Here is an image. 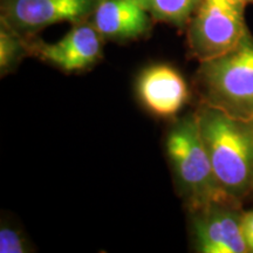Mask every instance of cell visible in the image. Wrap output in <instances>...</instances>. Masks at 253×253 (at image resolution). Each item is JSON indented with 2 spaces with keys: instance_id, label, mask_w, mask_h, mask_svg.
Masks as SVG:
<instances>
[{
  "instance_id": "obj_9",
  "label": "cell",
  "mask_w": 253,
  "mask_h": 253,
  "mask_svg": "<svg viewBox=\"0 0 253 253\" xmlns=\"http://www.w3.org/2000/svg\"><path fill=\"white\" fill-rule=\"evenodd\" d=\"M153 20L141 0H100L89 18L104 40L119 42L145 37Z\"/></svg>"
},
{
  "instance_id": "obj_8",
  "label": "cell",
  "mask_w": 253,
  "mask_h": 253,
  "mask_svg": "<svg viewBox=\"0 0 253 253\" xmlns=\"http://www.w3.org/2000/svg\"><path fill=\"white\" fill-rule=\"evenodd\" d=\"M137 94L143 106L157 118H173L189 99L188 84L175 68L154 65L137 80Z\"/></svg>"
},
{
  "instance_id": "obj_5",
  "label": "cell",
  "mask_w": 253,
  "mask_h": 253,
  "mask_svg": "<svg viewBox=\"0 0 253 253\" xmlns=\"http://www.w3.org/2000/svg\"><path fill=\"white\" fill-rule=\"evenodd\" d=\"M240 203L217 201L190 212L195 250L201 253H250L243 235Z\"/></svg>"
},
{
  "instance_id": "obj_12",
  "label": "cell",
  "mask_w": 253,
  "mask_h": 253,
  "mask_svg": "<svg viewBox=\"0 0 253 253\" xmlns=\"http://www.w3.org/2000/svg\"><path fill=\"white\" fill-rule=\"evenodd\" d=\"M26 240L13 227L2 225L0 229V253L30 252Z\"/></svg>"
},
{
  "instance_id": "obj_13",
  "label": "cell",
  "mask_w": 253,
  "mask_h": 253,
  "mask_svg": "<svg viewBox=\"0 0 253 253\" xmlns=\"http://www.w3.org/2000/svg\"><path fill=\"white\" fill-rule=\"evenodd\" d=\"M243 235L250 253H253V210L244 211L243 213Z\"/></svg>"
},
{
  "instance_id": "obj_1",
  "label": "cell",
  "mask_w": 253,
  "mask_h": 253,
  "mask_svg": "<svg viewBox=\"0 0 253 253\" xmlns=\"http://www.w3.org/2000/svg\"><path fill=\"white\" fill-rule=\"evenodd\" d=\"M199 130L218 184L232 201L253 194V126L201 104Z\"/></svg>"
},
{
  "instance_id": "obj_10",
  "label": "cell",
  "mask_w": 253,
  "mask_h": 253,
  "mask_svg": "<svg viewBox=\"0 0 253 253\" xmlns=\"http://www.w3.org/2000/svg\"><path fill=\"white\" fill-rule=\"evenodd\" d=\"M154 20L185 30L201 0H141Z\"/></svg>"
},
{
  "instance_id": "obj_2",
  "label": "cell",
  "mask_w": 253,
  "mask_h": 253,
  "mask_svg": "<svg viewBox=\"0 0 253 253\" xmlns=\"http://www.w3.org/2000/svg\"><path fill=\"white\" fill-rule=\"evenodd\" d=\"M196 89L204 106L233 119H253V36L225 54L199 62Z\"/></svg>"
},
{
  "instance_id": "obj_15",
  "label": "cell",
  "mask_w": 253,
  "mask_h": 253,
  "mask_svg": "<svg viewBox=\"0 0 253 253\" xmlns=\"http://www.w3.org/2000/svg\"><path fill=\"white\" fill-rule=\"evenodd\" d=\"M251 123H252V126H253V119L251 120Z\"/></svg>"
},
{
  "instance_id": "obj_14",
  "label": "cell",
  "mask_w": 253,
  "mask_h": 253,
  "mask_svg": "<svg viewBox=\"0 0 253 253\" xmlns=\"http://www.w3.org/2000/svg\"><path fill=\"white\" fill-rule=\"evenodd\" d=\"M243 1H244L246 5H248V4H253V0H243Z\"/></svg>"
},
{
  "instance_id": "obj_4",
  "label": "cell",
  "mask_w": 253,
  "mask_h": 253,
  "mask_svg": "<svg viewBox=\"0 0 253 253\" xmlns=\"http://www.w3.org/2000/svg\"><path fill=\"white\" fill-rule=\"evenodd\" d=\"M243 0H201L186 26L189 53L199 62L225 54L250 30Z\"/></svg>"
},
{
  "instance_id": "obj_11",
  "label": "cell",
  "mask_w": 253,
  "mask_h": 253,
  "mask_svg": "<svg viewBox=\"0 0 253 253\" xmlns=\"http://www.w3.org/2000/svg\"><path fill=\"white\" fill-rule=\"evenodd\" d=\"M26 54H30L27 38L12 30L5 23L0 24V72L1 77L11 72Z\"/></svg>"
},
{
  "instance_id": "obj_6",
  "label": "cell",
  "mask_w": 253,
  "mask_h": 253,
  "mask_svg": "<svg viewBox=\"0 0 253 253\" xmlns=\"http://www.w3.org/2000/svg\"><path fill=\"white\" fill-rule=\"evenodd\" d=\"M100 0H2L1 21L24 37L50 25L89 20Z\"/></svg>"
},
{
  "instance_id": "obj_3",
  "label": "cell",
  "mask_w": 253,
  "mask_h": 253,
  "mask_svg": "<svg viewBox=\"0 0 253 253\" xmlns=\"http://www.w3.org/2000/svg\"><path fill=\"white\" fill-rule=\"evenodd\" d=\"M166 148L176 185L189 212L212 202L232 201L224 194L214 176L199 130L197 112L173 123L168 131Z\"/></svg>"
},
{
  "instance_id": "obj_7",
  "label": "cell",
  "mask_w": 253,
  "mask_h": 253,
  "mask_svg": "<svg viewBox=\"0 0 253 253\" xmlns=\"http://www.w3.org/2000/svg\"><path fill=\"white\" fill-rule=\"evenodd\" d=\"M27 38L28 52L63 72H81L91 67L102 55L103 37L89 20L74 24L62 39L54 43Z\"/></svg>"
}]
</instances>
